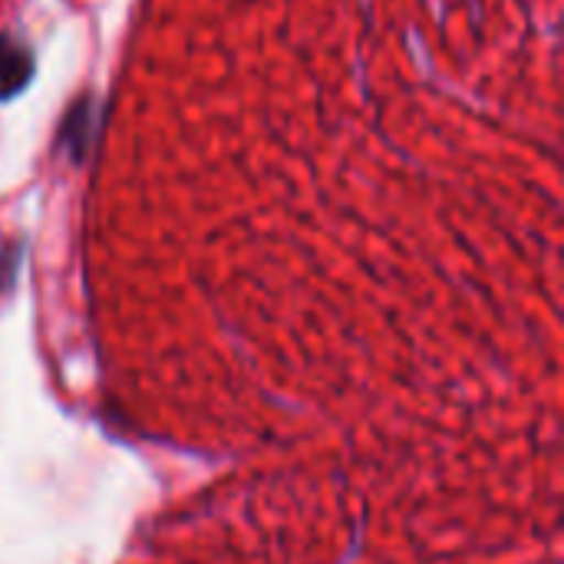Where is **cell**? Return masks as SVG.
I'll list each match as a JSON object with an SVG mask.
<instances>
[{
	"label": "cell",
	"mask_w": 564,
	"mask_h": 564,
	"mask_svg": "<svg viewBox=\"0 0 564 564\" xmlns=\"http://www.w3.org/2000/svg\"><path fill=\"white\" fill-rule=\"evenodd\" d=\"M33 76V56L23 43L0 33V102L23 93Z\"/></svg>",
	"instance_id": "cell-1"
},
{
	"label": "cell",
	"mask_w": 564,
	"mask_h": 564,
	"mask_svg": "<svg viewBox=\"0 0 564 564\" xmlns=\"http://www.w3.org/2000/svg\"><path fill=\"white\" fill-rule=\"evenodd\" d=\"M89 139H93V102L83 99V102L66 116V122H63V142L69 145V152H73L76 162H79L83 152L89 149Z\"/></svg>",
	"instance_id": "cell-2"
}]
</instances>
